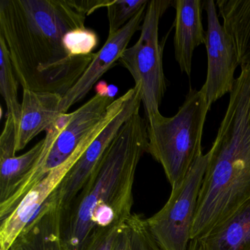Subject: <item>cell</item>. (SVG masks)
I'll return each mask as SVG.
<instances>
[{
    "label": "cell",
    "instance_id": "9c48e42d",
    "mask_svg": "<svg viewBox=\"0 0 250 250\" xmlns=\"http://www.w3.org/2000/svg\"><path fill=\"white\" fill-rule=\"evenodd\" d=\"M133 89L132 94L124 107L92 142L54 191L62 210L72 203L81 191L122 125L134 112L140 110L142 103L140 90L135 85Z\"/></svg>",
    "mask_w": 250,
    "mask_h": 250
},
{
    "label": "cell",
    "instance_id": "ffe728a7",
    "mask_svg": "<svg viewBox=\"0 0 250 250\" xmlns=\"http://www.w3.org/2000/svg\"><path fill=\"white\" fill-rule=\"evenodd\" d=\"M99 43L97 33L87 27L70 30L63 37L65 50L73 57L88 56Z\"/></svg>",
    "mask_w": 250,
    "mask_h": 250
},
{
    "label": "cell",
    "instance_id": "6da1fadb",
    "mask_svg": "<svg viewBox=\"0 0 250 250\" xmlns=\"http://www.w3.org/2000/svg\"><path fill=\"white\" fill-rule=\"evenodd\" d=\"M109 0H2L0 36L23 90L63 97L91 63L95 53L73 57L63 37L84 27L86 17Z\"/></svg>",
    "mask_w": 250,
    "mask_h": 250
},
{
    "label": "cell",
    "instance_id": "cb8c5ba5",
    "mask_svg": "<svg viewBox=\"0 0 250 250\" xmlns=\"http://www.w3.org/2000/svg\"><path fill=\"white\" fill-rule=\"evenodd\" d=\"M188 250H204V248L200 240H191Z\"/></svg>",
    "mask_w": 250,
    "mask_h": 250
},
{
    "label": "cell",
    "instance_id": "d6986e66",
    "mask_svg": "<svg viewBox=\"0 0 250 250\" xmlns=\"http://www.w3.org/2000/svg\"><path fill=\"white\" fill-rule=\"evenodd\" d=\"M149 2L148 0H112L106 7L109 34H114L123 28L144 7L147 6Z\"/></svg>",
    "mask_w": 250,
    "mask_h": 250
},
{
    "label": "cell",
    "instance_id": "5bb4252c",
    "mask_svg": "<svg viewBox=\"0 0 250 250\" xmlns=\"http://www.w3.org/2000/svg\"><path fill=\"white\" fill-rule=\"evenodd\" d=\"M62 208L55 194L10 250H68L61 230Z\"/></svg>",
    "mask_w": 250,
    "mask_h": 250
},
{
    "label": "cell",
    "instance_id": "ac0fdd59",
    "mask_svg": "<svg viewBox=\"0 0 250 250\" xmlns=\"http://www.w3.org/2000/svg\"><path fill=\"white\" fill-rule=\"evenodd\" d=\"M18 85L8 48L3 38L0 36V91L6 103L7 115L13 118L16 127L21 112V104L18 101Z\"/></svg>",
    "mask_w": 250,
    "mask_h": 250
},
{
    "label": "cell",
    "instance_id": "7c38bea8",
    "mask_svg": "<svg viewBox=\"0 0 250 250\" xmlns=\"http://www.w3.org/2000/svg\"><path fill=\"white\" fill-rule=\"evenodd\" d=\"M62 98L55 93L23 90L21 117L16 127V153L58 121Z\"/></svg>",
    "mask_w": 250,
    "mask_h": 250
},
{
    "label": "cell",
    "instance_id": "5b68a950",
    "mask_svg": "<svg viewBox=\"0 0 250 250\" xmlns=\"http://www.w3.org/2000/svg\"><path fill=\"white\" fill-rule=\"evenodd\" d=\"M210 106L201 89L188 90L171 118L162 114L147 121V153L162 165L172 189L178 188L203 155L202 137Z\"/></svg>",
    "mask_w": 250,
    "mask_h": 250
},
{
    "label": "cell",
    "instance_id": "9a60e30c",
    "mask_svg": "<svg viewBox=\"0 0 250 250\" xmlns=\"http://www.w3.org/2000/svg\"><path fill=\"white\" fill-rule=\"evenodd\" d=\"M216 5L240 66L250 65V0H217Z\"/></svg>",
    "mask_w": 250,
    "mask_h": 250
},
{
    "label": "cell",
    "instance_id": "7a4b0ae2",
    "mask_svg": "<svg viewBox=\"0 0 250 250\" xmlns=\"http://www.w3.org/2000/svg\"><path fill=\"white\" fill-rule=\"evenodd\" d=\"M147 146V121L137 110L122 125L72 203L62 209L61 230L68 250H80L94 231L121 226L131 216L136 171Z\"/></svg>",
    "mask_w": 250,
    "mask_h": 250
},
{
    "label": "cell",
    "instance_id": "8992f818",
    "mask_svg": "<svg viewBox=\"0 0 250 250\" xmlns=\"http://www.w3.org/2000/svg\"><path fill=\"white\" fill-rule=\"evenodd\" d=\"M173 4L171 0H150L138 41L124 51L118 61L140 89L146 121L160 113L159 106L167 88L163 69L165 42H159V27L162 16Z\"/></svg>",
    "mask_w": 250,
    "mask_h": 250
},
{
    "label": "cell",
    "instance_id": "4fadbf2b",
    "mask_svg": "<svg viewBox=\"0 0 250 250\" xmlns=\"http://www.w3.org/2000/svg\"><path fill=\"white\" fill-rule=\"evenodd\" d=\"M174 36L175 61L181 72L190 77L194 49L206 42L202 22L203 5L201 0H176Z\"/></svg>",
    "mask_w": 250,
    "mask_h": 250
},
{
    "label": "cell",
    "instance_id": "8fae6325",
    "mask_svg": "<svg viewBox=\"0 0 250 250\" xmlns=\"http://www.w3.org/2000/svg\"><path fill=\"white\" fill-rule=\"evenodd\" d=\"M80 158H74L48 172L0 223V250H10L16 240L48 203L54 191Z\"/></svg>",
    "mask_w": 250,
    "mask_h": 250
},
{
    "label": "cell",
    "instance_id": "7402d4cb",
    "mask_svg": "<svg viewBox=\"0 0 250 250\" xmlns=\"http://www.w3.org/2000/svg\"><path fill=\"white\" fill-rule=\"evenodd\" d=\"M124 225L94 231L79 250H112L115 238Z\"/></svg>",
    "mask_w": 250,
    "mask_h": 250
},
{
    "label": "cell",
    "instance_id": "ba28073f",
    "mask_svg": "<svg viewBox=\"0 0 250 250\" xmlns=\"http://www.w3.org/2000/svg\"><path fill=\"white\" fill-rule=\"evenodd\" d=\"M203 5L207 14L205 45L208 69L206 83L201 90L211 106L222 96L230 93L235 81L234 74L239 62L233 43L219 22L214 1H203Z\"/></svg>",
    "mask_w": 250,
    "mask_h": 250
},
{
    "label": "cell",
    "instance_id": "52a82bcc",
    "mask_svg": "<svg viewBox=\"0 0 250 250\" xmlns=\"http://www.w3.org/2000/svg\"><path fill=\"white\" fill-rule=\"evenodd\" d=\"M208 153L196 161L182 184L172 189L163 208L146 219L149 230L163 250H188Z\"/></svg>",
    "mask_w": 250,
    "mask_h": 250
},
{
    "label": "cell",
    "instance_id": "277c9868",
    "mask_svg": "<svg viewBox=\"0 0 250 250\" xmlns=\"http://www.w3.org/2000/svg\"><path fill=\"white\" fill-rule=\"evenodd\" d=\"M130 89L114 100L98 92L88 102L71 113L61 114L46 132L43 151L20 191L8 203L0 205V221L9 216L48 172L74 158H80L108 123L120 112L133 93Z\"/></svg>",
    "mask_w": 250,
    "mask_h": 250
},
{
    "label": "cell",
    "instance_id": "603a6c76",
    "mask_svg": "<svg viewBox=\"0 0 250 250\" xmlns=\"http://www.w3.org/2000/svg\"><path fill=\"white\" fill-rule=\"evenodd\" d=\"M112 250H129V237L125 223L120 229L112 246Z\"/></svg>",
    "mask_w": 250,
    "mask_h": 250
},
{
    "label": "cell",
    "instance_id": "44dd1931",
    "mask_svg": "<svg viewBox=\"0 0 250 250\" xmlns=\"http://www.w3.org/2000/svg\"><path fill=\"white\" fill-rule=\"evenodd\" d=\"M125 225L129 237V250H163L149 230L143 216L132 213Z\"/></svg>",
    "mask_w": 250,
    "mask_h": 250
},
{
    "label": "cell",
    "instance_id": "3957f363",
    "mask_svg": "<svg viewBox=\"0 0 250 250\" xmlns=\"http://www.w3.org/2000/svg\"><path fill=\"white\" fill-rule=\"evenodd\" d=\"M250 200V65L241 66L208 160L191 240L204 238Z\"/></svg>",
    "mask_w": 250,
    "mask_h": 250
},
{
    "label": "cell",
    "instance_id": "e0dca14e",
    "mask_svg": "<svg viewBox=\"0 0 250 250\" xmlns=\"http://www.w3.org/2000/svg\"><path fill=\"white\" fill-rule=\"evenodd\" d=\"M44 146V139L21 156L0 158V205L17 194L37 163Z\"/></svg>",
    "mask_w": 250,
    "mask_h": 250
},
{
    "label": "cell",
    "instance_id": "2e32d148",
    "mask_svg": "<svg viewBox=\"0 0 250 250\" xmlns=\"http://www.w3.org/2000/svg\"><path fill=\"white\" fill-rule=\"evenodd\" d=\"M200 241L204 250H250V200Z\"/></svg>",
    "mask_w": 250,
    "mask_h": 250
},
{
    "label": "cell",
    "instance_id": "30bf717a",
    "mask_svg": "<svg viewBox=\"0 0 250 250\" xmlns=\"http://www.w3.org/2000/svg\"><path fill=\"white\" fill-rule=\"evenodd\" d=\"M147 6L144 7L134 18L131 19L121 30L109 34L106 43L97 53L84 74L69 91L62 98L60 112L67 113L68 109L81 102L93 88L102 76L119 61L124 51L128 48L133 36L141 30Z\"/></svg>",
    "mask_w": 250,
    "mask_h": 250
}]
</instances>
